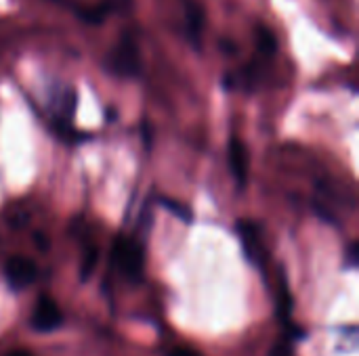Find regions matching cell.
Listing matches in <instances>:
<instances>
[{
	"instance_id": "ba28073f",
	"label": "cell",
	"mask_w": 359,
	"mask_h": 356,
	"mask_svg": "<svg viewBox=\"0 0 359 356\" xmlns=\"http://www.w3.org/2000/svg\"><path fill=\"white\" fill-rule=\"evenodd\" d=\"M257 46H259V50H261L263 55H267V57H271V55L278 50L276 36L271 34L269 27H265V25H259V27H257Z\"/></svg>"
},
{
	"instance_id": "9c48e42d",
	"label": "cell",
	"mask_w": 359,
	"mask_h": 356,
	"mask_svg": "<svg viewBox=\"0 0 359 356\" xmlns=\"http://www.w3.org/2000/svg\"><path fill=\"white\" fill-rule=\"evenodd\" d=\"M160 204L170 212V214H175L179 220H183V222H191L194 220V214H191V210L189 208H185V206H181L179 201H175V199H168V197H162L160 199Z\"/></svg>"
},
{
	"instance_id": "8fae6325",
	"label": "cell",
	"mask_w": 359,
	"mask_h": 356,
	"mask_svg": "<svg viewBox=\"0 0 359 356\" xmlns=\"http://www.w3.org/2000/svg\"><path fill=\"white\" fill-rule=\"evenodd\" d=\"M269 356H292V348H290V340H280L273 344Z\"/></svg>"
},
{
	"instance_id": "277c9868",
	"label": "cell",
	"mask_w": 359,
	"mask_h": 356,
	"mask_svg": "<svg viewBox=\"0 0 359 356\" xmlns=\"http://www.w3.org/2000/svg\"><path fill=\"white\" fill-rule=\"evenodd\" d=\"M4 273H6L8 283L13 287L21 290V287H27V285H32L36 281L38 269H36V264L29 258L13 256V258H8V262L4 266Z\"/></svg>"
},
{
	"instance_id": "9a60e30c",
	"label": "cell",
	"mask_w": 359,
	"mask_h": 356,
	"mask_svg": "<svg viewBox=\"0 0 359 356\" xmlns=\"http://www.w3.org/2000/svg\"><path fill=\"white\" fill-rule=\"evenodd\" d=\"M6 356H34L32 353H27V350H11Z\"/></svg>"
},
{
	"instance_id": "3957f363",
	"label": "cell",
	"mask_w": 359,
	"mask_h": 356,
	"mask_svg": "<svg viewBox=\"0 0 359 356\" xmlns=\"http://www.w3.org/2000/svg\"><path fill=\"white\" fill-rule=\"evenodd\" d=\"M61 323H63V317H61L59 306L50 298L42 296L36 302V308H34V315H32V327L36 332L48 334V332H55Z\"/></svg>"
},
{
	"instance_id": "6da1fadb",
	"label": "cell",
	"mask_w": 359,
	"mask_h": 356,
	"mask_svg": "<svg viewBox=\"0 0 359 356\" xmlns=\"http://www.w3.org/2000/svg\"><path fill=\"white\" fill-rule=\"evenodd\" d=\"M111 69L120 76L126 78H135L141 71V55H139V46L135 42V38L130 34H122L118 46L111 52Z\"/></svg>"
},
{
	"instance_id": "30bf717a",
	"label": "cell",
	"mask_w": 359,
	"mask_h": 356,
	"mask_svg": "<svg viewBox=\"0 0 359 356\" xmlns=\"http://www.w3.org/2000/svg\"><path fill=\"white\" fill-rule=\"evenodd\" d=\"M97 248H86V254H84V260H82V279L86 281L88 275L93 273L95 264H97Z\"/></svg>"
},
{
	"instance_id": "52a82bcc",
	"label": "cell",
	"mask_w": 359,
	"mask_h": 356,
	"mask_svg": "<svg viewBox=\"0 0 359 356\" xmlns=\"http://www.w3.org/2000/svg\"><path fill=\"white\" fill-rule=\"evenodd\" d=\"M202 27H204V10L194 2H187V31H189V38L198 42V38L202 34Z\"/></svg>"
},
{
	"instance_id": "4fadbf2b",
	"label": "cell",
	"mask_w": 359,
	"mask_h": 356,
	"mask_svg": "<svg viewBox=\"0 0 359 356\" xmlns=\"http://www.w3.org/2000/svg\"><path fill=\"white\" fill-rule=\"evenodd\" d=\"M349 264L351 266L358 264V243H351V248H349Z\"/></svg>"
},
{
	"instance_id": "7a4b0ae2",
	"label": "cell",
	"mask_w": 359,
	"mask_h": 356,
	"mask_svg": "<svg viewBox=\"0 0 359 356\" xmlns=\"http://www.w3.org/2000/svg\"><path fill=\"white\" fill-rule=\"evenodd\" d=\"M114 262L130 281H139L143 275V250L133 239H118L114 248Z\"/></svg>"
},
{
	"instance_id": "5bb4252c",
	"label": "cell",
	"mask_w": 359,
	"mask_h": 356,
	"mask_svg": "<svg viewBox=\"0 0 359 356\" xmlns=\"http://www.w3.org/2000/svg\"><path fill=\"white\" fill-rule=\"evenodd\" d=\"M166 356H200L198 353H194V350H185V348H177V350H172V353H168Z\"/></svg>"
},
{
	"instance_id": "5b68a950",
	"label": "cell",
	"mask_w": 359,
	"mask_h": 356,
	"mask_svg": "<svg viewBox=\"0 0 359 356\" xmlns=\"http://www.w3.org/2000/svg\"><path fill=\"white\" fill-rule=\"evenodd\" d=\"M227 153H229V168H231L238 185L244 187L246 180H248V151H246V145L242 141H238V138H231Z\"/></svg>"
},
{
	"instance_id": "7c38bea8",
	"label": "cell",
	"mask_w": 359,
	"mask_h": 356,
	"mask_svg": "<svg viewBox=\"0 0 359 356\" xmlns=\"http://www.w3.org/2000/svg\"><path fill=\"white\" fill-rule=\"evenodd\" d=\"M34 243H36L42 252L48 250V241H46V237H44L42 233H34Z\"/></svg>"
},
{
	"instance_id": "8992f818",
	"label": "cell",
	"mask_w": 359,
	"mask_h": 356,
	"mask_svg": "<svg viewBox=\"0 0 359 356\" xmlns=\"http://www.w3.org/2000/svg\"><path fill=\"white\" fill-rule=\"evenodd\" d=\"M238 233H240L246 256L252 262L259 264V260H263V245H261V239H259V229L255 225H250V222H240Z\"/></svg>"
}]
</instances>
